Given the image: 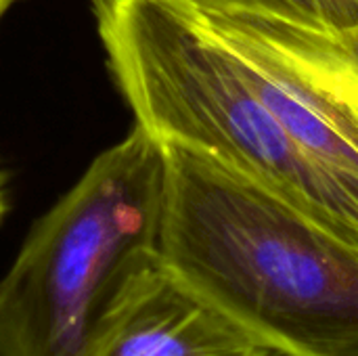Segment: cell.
Here are the masks:
<instances>
[{"mask_svg": "<svg viewBox=\"0 0 358 356\" xmlns=\"http://www.w3.org/2000/svg\"><path fill=\"white\" fill-rule=\"evenodd\" d=\"M80 356H273L155 254L117 285Z\"/></svg>", "mask_w": 358, "mask_h": 356, "instance_id": "5", "label": "cell"}, {"mask_svg": "<svg viewBox=\"0 0 358 356\" xmlns=\"http://www.w3.org/2000/svg\"><path fill=\"white\" fill-rule=\"evenodd\" d=\"M334 2H336L346 25L358 21V0H334Z\"/></svg>", "mask_w": 358, "mask_h": 356, "instance_id": "7", "label": "cell"}, {"mask_svg": "<svg viewBox=\"0 0 358 356\" xmlns=\"http://www.w3.org/2000/svg\"><path fill=\"white\" fill-rule=\"evenodd\" d=\"M191 13L302 149L358 178V21L310 27L254 13Z\"/></svg>", "mask_w": 358, "mask_h": 356, "instance_id": "4", "label": "cell"}, {"mask_svg": "<svg viewBox=\"0 0 358 356\" xmlns=\"http://www.w3.org/2000/svg\"><path fill=\"white\" fill-rule=\"evenodd\" d=\"M111 73L136 126L271 189L358 248V178L315 159L248 84L231 50L178 0L94 10Z\"/></svg>", "mask_w": 358, "mask_h": 356, "instance_id": "2", "label": "cell"}, {"mask_svg": "<svg viewBox=\"0 0 358 356\" xmlns=\"http://www.w3.org/2000/svg\"><path fill=\"white\" fill-rule=\"evenodd\" d=\"M6 216V187H4V174L0 172V225Z\"/></svg>", "mask_w": 358, "mask_h": 356, "instance_id": "8", "label": "cell"}, {"mask_svg": "<svg viewBox=\"0 0 358 356\" xmlns=\"http://www.w3.org/2000/svg\"><path fill=\"white\" fill-rule=\"evenodd\" d=\"M113 0H90V4H92V8L94 10H99V8H103V6H107V4H111Z\"/></svg>", "mask_w": 358, "mask_h": 356, "instance_id": "9", "label": "cell"}, {"mask_svg": "<svg viewBox=\"0 0 358 356\" xmlns=\"http://www.w3.org/2000/svg\"><path fill=\"white\" fill-rule=\"evenodd\" d=\"M13 2H17V0H0V19H2V15L8 10V6H10Z\"/></svg>", "mask_w": 358, "mask_h": 356, "instance_id": "10", "label": "cell"}, {"mask_svg": "<svg viewBox=\"0 0 358 356\" xmlns=\"http://www.w3.org/2000/svg\"><path fill=\"white\" fill-rule=\"evenodd\" d=\"M164 178V147L141 126L94 157L0 279V356L82 355L117 285L157 252Z\"/></svg>", "mask_w": 358, "mask_h": 356, "instance_id": "3", "label": "cell"}, {"mask_svg": "<svg viewBox=\"0 0 358 356\" xmlns=\"http://www.w3.org/2000/svg\"><path fill=\"white\" fill-rule=\"evenodd\" d=\"M195 13H254L310 27L346 25L334 0H178Z\"/></svg>", "mask_w": 358, "mask_h": 356, "instance_id": "6", "label": "cell"}, {"mask_svg": "<svg viewBox=\"0 0 358 356\" xmlns=\"http://www.w3.org/2000/svg\"><path fill=\"white\" fill-rule=\"evenodd\" d=\"M164 147L157 256L281 356H358V248L218 159Z\"/></svg>", "mask_w": 358, "mask_h": 356, "instance_id": "1", "label": "cell"}]
</instances>
